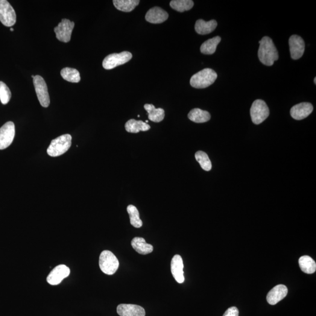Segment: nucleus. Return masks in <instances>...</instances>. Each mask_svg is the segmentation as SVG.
I'll return each instance as SVG.
<instances>
[{
  "mask_svg": "<svg viewBox=\"0 0 316 316\" xmlns=\"http://www.w3.org/2000/svg\"><path fill=\"white\" fill-rule=\"evenodd\" d=\"M258 57L260 62L266 66L273 65L275 61L279 59L276 47L271 38L265 37L259 42Z\"/></svg>",
  "mask_w": 316,
  "mask_h": 316,
  "instance_id": "f257e3e1",
  "label": "nucleus"
},
{
  "mask_svg": "<svg viewBox=\"0 0 316 316\" xmlns=\"http://www.w3.org/2000/svg\"><path fill=\"white\" fill-rule=\"evenodd\" d=\"M217 74L215 70L207 68L196 73L190 79V83L196 89H204L215 83Z\"/></svg>",
  "mask_w": 316,
  "mask_h": 316,
  "instance_id": "f03ea898",
  "label": "nucleus"
},
{
  "mask_svg": "<svg viewBox=\"0 0 316 316\" xmlns=\"http://www.w3.org/2000/svg\"><path fill=\"white\" fill-rule=\"evenodd\" d=\"M72 139L70 135L64 134L53 139L47 149V153L52 157H59L66 153L71 146Z\"/></svg>",
  "mask_w": 316,
  "mask_h": 316,
  "instance_id": "7ed1b4c3",
  "label": "nucleus"
},
{
  "mask_svg": "<svg viewBox=\"0 0 316 316\" xmlns=\"http://www.w3.org/2000/svg\"><path fill=\"white\" fill-rule=\"evenodd\" d=\"M99 268L103 273L112 275L119 267V261L113 253L108 250L102 252L99 258Z\"/></svg>",
  "mask_w": 316,
  "mask_h": 316,
  "instance_id": "20e7f679",
  "label": "nucleus"
},
{
  "mask_svg": "<svg viewBox=\"0 0 316 316\" xmlns=\"http://www.w3.org/2000/svg\"><path fill=\"white\" fill-rule=\"evenodd\" d=\"M250 114L255 124L258 125L264 121L269 115V110L267 104L262 99H257L252 105Z\"/></svg>",
  "mask_w": 316,
  "mask_h": 316,
  "instance_id": "39448f33",
  "label": "nucleus"
},
{
  "mask_svg": "<svg viewBox=\"0 0 316 316\" xmlns=\"http://www.w3.org/2000/svg\"><path fill=\"white\" fill-rule=\"evenodd\" d=\"M133 55L130 52L124 51L119 54H113L108 55L102 61V66L105 69L110 70L122 65L130 61Z\"/></svg>",
  "mask_w": 316,
  "mask_h": 316,
  "instance_id": "423d86ee",
  "label": "nucleus"
},
{
  "mask_svg": "<svg viewBox=\"0 0 316 316\" xmlns=\"http://www.w3.org/2000/svg\"><path fill=\"white\" fill-rule=\"evenodd\" d=\"M33 80L35 92L40 104L43 107H48L50 104V98L45 81L39 75L35 76Z\"/></svg>",
  "mask_w": 316,
  "mask_h": 316,
  "instance_id": "0eeeda50",
  "label": "nucleus"
},
{
  "mask_svg": "<svg viewBox=\"0 0 316 316\" xmlns=\"http://www.w3.org/2000/svg\"><path fill=\"white\" fill-rule=\"evenodd\" d=\"M16 12L10 3L0 0V21L2 24L10 27L16 23Z\"/></svg>",
  "mask_w": 316,
  "mask_h": 316,
  "instance_id": "6e6552de",
  "label": "nucleus"
},
{
  "mask_svg": "<svg viewBox=\"0 0 316 316\" xmlns=\"http://www.w3.org/2000/svg\"><path fill=\"white\" fill-rule=\"evenodd\" d=\"M75 23L67 19H63L54 28L56 36L59 40L63 42H69L71 39L72 33Z\"/></svg>",
  "mask_w": 316,
  "mask_h": 316,
  "instance_id": "1a4fd4ad",
  "label": "nucleus"
},
{
  "mask_svg": "<svg viewBox=\"0 0 316 316\" xmlns=\"http://www.w3.org/2000/svg\"><path fill=\"white\" fill-rule=\"evenodd\" d=\"M16 130L13 122H6L0 128V150L7 148L10 146L15 137Z\"/></svg>",
  "mask_w": 316,
  "mask_h": 316,
  "instance_id": "9d476101",
  "label": "nucleus"
},
{
  "mask_svg": "<svg viewBox=\"0 0 316 316\" xmlns=\"http://www.w3.org/2000/svg\"><path fill=\"white\" fill-rule=\"evenodd\" d=\"M70 270L68 266L65 265H59L53 269L46 278L47 282L51 285H57L61 281L68 277Z\"/></svg>",
  "mask_w": 316,
  "mask_h": 316,
  "instance_id": "9b49d317",
  "label": "nucleus"
},
{
  "mask_svg": "<svg viewBox=\"0 0 316 316\" xmlns=\"http://www.w3.org/2000/svg\"><path fill=\"white\" fill-rule=\"evenodd\" d=\"M289 43L290 52L293 59L297 60L301 58L305 49V43L302 38L297 35H292L289 38Z\"/></svg>",
  "mask_w": 316,
  "mask_h": 316,
  "instance_id": "f8f14e48",
  "label": "nucleus"
},
{
  "mask_svg": "<svg viewBox=\"0 0 316 316\" xmlns=\"http://www.w3.org/2000/svg\"><path fill=\"white\" fill-rule=\"evenodd\" d=\"M117 312L120 316H145V309L136 304H119Z\"/></svg>",
  "mask_w": 316,
  "mask_h": 316,
  "instance_id": "ddd939ff",
  "label": "nucleus"
},
{
  "mask_svg": "<svg viewBox=\"0 0 316 316\" xmlns=\"http://www.w3.org/2000/svg\"><path fill=\"white\" fill-rule=\"evenodd\" d=\"M313 107L309 102H301L294 105L291 108V115L293 118L296 120H301L306 118L312 113Z\"/></svg>",
  "mask_w": 316,
  "mask_h": 316,
  "instance_id": "4468645a",
  "label": "nucleus"
},
{
  "mask_svg": "<svg viewBox=\"0 0 316 316\" xmlns=\"http://www.w3.org/2000/svg\"><path fill=\"white\" fill-rule=\"evenodd\" d=\"M288 290L284 285H278L269 292L266 300L269 304L275 305L285 298L288 294Z\"/></svg>",
  "mask_w": 316,
  "mask_h": 316,
  "instance_id": "2eb2a0df",
  "label": "nucleus"
},
{
  "mask_svg": "<svg viewBox=\"0 0 316 316\" xmlns=\"http://www.w3.org/2000/svg\"><path fill=\"white\" fill-rule=\"evenodd\" d=\"M183 259L179 255H176L171 261V272L173 276L178 283L184 281Z\"/></svg>",
  "mask_w": 316,
  "mask_h": 316,
  "instance_id": "dca6fc26",
  "label": "nucleus"
},
{
  "mask_svg": "<svg viewBox=\"0 0 316 316\" xmlns=\"http://www.w3.org/2000/svg\"><path fill=\"white\" fill-rule=\"evenodd\" d=\"M169 15L163 9L155 7L150 9L146 13L145 19L148 22L152 23H160L168 20Z\"/></svg>",
  "mask_w": 316,
  "mask_h": 316,
  "instance_id": "f3484780",
  "label": "nucleus"
},
{
  "mask_svg": "<svg viewBox=\"0 0 316 316\" xmlns=\"http://www.w3.org/2000/svg\"><path fill=\"white\" fill-rule=\"evenodd\" d=\"M132 247L138 253L142 255L150 254L154 250L153 246L148 244L144 238L135 237L131 241Z\"/></svg>",
  "mask_w": 316,
  "mask_h": 316,
  "instance_id": "a211bd4d",
  "label": "nucleus"
},
{
  "mask_svg": "<svg viewBox=\"0 0 316 316\" xmlns=\"http://www.w3.org/2000/svg\"><path fill=\"white\" fill-rule=\"evenodd\" d=\"M217 26L216 20H211L210 21H205L203 20H198L195 24V30L200 35H207L215 30Z\"/></svg>",
  "mask_w": 316,
  "mask_h": 316,
  "instance_id": "6ab92c4d",
  "label": "nucleus"
},
{
  "mask_svg": "<svg viewBox=\"0 0 316 316\" xmlns=\"http://www.w3.org/2000/svg\"><path fill=\"white\" fill-rule=\"evenodd\" d=\"M125 128L128 133H138L139 131H148L151 127L142 121H137L136 119H131L125 123Z\"/></svg>",
  "mask_w": 316,
  "mask_h": 316,
  "instance_id": "aec40b11",
  "label": "nucleus"
},
{
  "mask_svg": "<svg viewBox=\"0 0 316 316\" xmlns=\"http://www.w3.org/2000/svg\"><path fill=\"white\" fill-rule=\"evenodd\" d=\"M144 108L148 113V118L155 122L162 121L165 117V111L162 108H156L154 105L146 104Z\"/></svg>",
  "mask_w": 316,
  "mask_h": 316,
  "instance_id": "412c9836",
  "label": "nucleus"
},
{
  "mask_svg": "<svg viewBox=\"0 0 316 316\" xmlns=\"http://www.w3.org/2000/svg\"><path fill=\"white\" fill-rule=\"evenodd\" d=\"M188 118L192 121L196 123H203L209 121L211 118L210 114L208 111L194 108L190 111Z\"/></svg>",
  "mask_w": 316,
  "mask_h": 316,
  "instance_id": "4be33fe9",
  "label": "nucleus"
},
{
  "mask_svg": "<svg viewBox=\"0 0 316 316\" xmlns=\"http://www.w3.org/2000/svg\"><path fill=\"white\" fill-rule=\"evenodd\" d=\"M301 270L304 273L312 274L315 273L316 270V263L311 257L307 256L301 257L298 259Z\"/></svg>",
  "mask_w": 316,
  "mask_h": 316,
  "instance_id": "5701e85b",
  "label": "nucleus"
},
{
  "mask_svg": "<svg viewBox=\"0 0 316 316\" xmlns=\"http://www.w3.org/2000/svg\"><path fill=\"white\" fill-rule=\"evenodd\" d=\"M139 0H114L113 4L115 7L123 12H131L139 4Z\"/></svg>",
  "mask_w": 316,
  "mask_h": 316,
  "instance_id": "b1692460",
  "label": "nucleus"
},
{
  "mask_svg": "<svg viewBox=\"0 0 316 316\" xmlns=\"http://www.w3.org/2000/svg\"><path fill=\"white\" fill-rule=\"evenodd\" d=\"M221 38L217 36L204 42L200 47V51L205 55H212L216 51L217 46L221 42Z\"/></svg>",
  "mask_w": 316,
  "mask_h": 316,
  "instance_id": "393cba45",
  "label": "nucleus"
},
{
  "mask_svg": "<svg viewBox=\"0 0 316 316\" xmlns=\"http://www.w3.org/2000/svg\"><path fill=\"white\" fill-rule=\"evenodd\" d=\"M60 75L64 80L71 83H79L80 80V73L78 70L65 67L61 70Z\"/></svg>",
  "mask_w": 316,
  "mask_h": 316,
  "instance_id": "a878e982",
  "label": "nucleus"
},
{
  "mask_svg": "<svg viewBox=\"0 0 316 316\" xmlns=\"http://www.w3.org/2000/svg\"><path fill=\"white\" fill-rule=\"evenodd\" d=\"M193 5L194 2L192 0H173L170 2L172 8L180 13L191 10Z\"/></svg>",
  "mask_w": 316,
  "mask_h": 316,
  "instance_id": "bb28decb",
  "label": "nucleus"
},
{
  "mask_svg": "<svg viewBox=\"0 0 316 316\" xmlns=\"http://www.w3.org/2000/svg\"><path fill=\"white\" fill-rule=\"evenodd\" d=\"M127 212L130 216L131 224L136 228L141 227L142 221L139 218V213L137 207L133 205H129Z\"/></svg>",
  "mask_w": 316,
  "mask_h": 316,
  "instance_id": "cd10ccee",
  "label": "nucleus"
},
{
  "mask_svg": "<svg viewBox=\"0 0 316 316\" xmlns=\"http://www.w3.org/2000/svg\"><path fill=\"white\" fill-rule=\"evenodd\" d=\"M195 158L204 171H210L212 169V162L206 153L203 151H198L195 154Z\"/></svg>",
  "mask_w": 316,
  "mask_h": 316,
  "instance_id": "c85d7f7f",
  "label": "nucleus"
},
{
  "mask_svg": "<svg viewBox=\"0 0 316 316\" xmlns=\"http://www.w3.org/2000/svg\"><path fill=\"white\" fill-rule=\"evenodd\" d=\"M11 98V93L10 89L4 82L0 81V100L2 104L8 103Z\"/></svg>",
  "mask_w": 316,
  "mask_h": 316,
  "instance_id": "c756f323",
  "label": "nucleus"
},
{
  "mask_svg": "<svg viewBox=\"0 0 316 316\" xmlns=\"http://www.w3.org/2000/svg\"><path fill=\"white\" fill-rule=\"evenodd\" d=\"M239 311L236 307H231L228 308L222 316H238Z\"/></svg>",
  "mask_w": 316,
  "mask_h": 316,
  "instance_id": "7c9ffc66",
  "label": "nucleus"
},
{
  "mask_svg": "<svg viewBox=\"0 0 316 316\" xmlns=\"http://www.w3.org/2000/svg\"><path fill=\"white\" fill-rule=\"evenodd\" d=\"M314 81H315V84H316V78H315Z\"/></svg>",
  "mask_w": 316,
  "mask_h": 316,
  "instance_id": "2f4dec72",
  "label": "nucleus"
},
{
  "mask_svg": "<svg viewBox=\"0 0 316 316\" xmlns=\"http://www.w3.org/2000/svg\"><path fill=\"white\" fill-rule=\"evenodd\" d=\"M11 31H14V29L13 28H11Z\"/></svg>",
  "mask_w": 316,
  "mask_h": 316,
  "instance_id": "473e14b6",
  "label": "nucleus"
},
{
  "mask_svg": "<svg viewBox=\"0 0 316 316\" xmlns=\"http://www.w3.org/2000/svg\"><path fill=\"white\" fill-rule=\"evenodd\" d=\"M34 77H35V76H34V75H32V78H34Z\"/></svg>",
  "mask_w": 316,
  "mask_h": 316,
  "instance_id": "72a5a7b5",
  "label": "nucleus"
}]
</instances>
